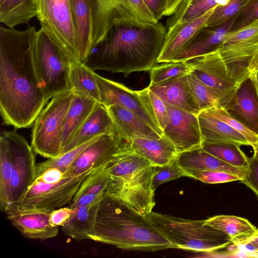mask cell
Here are the masks:
<instances>
[{
    "label": "cell",
    "instance_id": "obj_1",
    "mask_svg": "<svg viewBox=\"0 0 258 258\" xmlns=\"http://www.w3.org/2000/svg\"><path fill=\"white\" fill-rule=\"evenodd\" d=\"M37 32L0 28V111L16 128L31 126L48 102L35 64Z\"/></svg>",
    "mask_w": 258,
    "mask_h": 258
},
{
    "label": "cell",
    "instance_id": "obj_2",
    "mask_svg": "<svg viewBox=\"0 0 258 258\" xmlns=\"http://www.w3.org/2000/svg\"><path fill=\"white\" fill-rule=\"evenodd\" d=\"M166 33L159 22L140 26L116 22L85 64L94 71L121 73L125 77L134 72L149 71L158 63Z\"/></svg>",
    "mask_w": 258,
    "mask_h": 258
},
{
    "label": "cell",
    "instance_id": "obj_3",
    "mask_svg": "<svg viewBox=\"0 0 258 258\" xmlns=\"http://www.w3.org/2000/svg\"><path fill=\"white\" fill-rule=\"evenodd\" d=\"M91 240L130 250L177 248L147 216L107 194L100 202Z\"/></svg>",
    "mask_w": 258,
    "mask_h": 258
},
{
    "label": "cell",
    "instance_id": "obj_4",
    "mask_svg": "<svg viewBox=\"0 0 258 258\" xmlns=\"http://www.w3.org/2000/svg\"><path fill=\"white\" fill-rule=\"evenodd\" d=\"M154 167L137 154L124 150L119 152L107 166L110 177L107 195L146 216L155 205L152 187Z\"/></svg>",
    "mask_w": 258,
    "mask_h": 258
},
{
    "label": "cell",
    "instance_id": "obj_5",
    "mask_svg": "<svg viewBox=\"0 0 258 258\" xmlns=\"http://www.w3.org/2000/svg\"><path fill=\"white\" fill-rule=\"evenodd\" d=\"M147 217L178 249L211 252L233 244L222 232L204 224V220L182 219L152 211Z\"/></svg>",
    "mask_w": 258,
    "mask_h": 258
},
{
    "label": "cell",
    "instance_id": "obj_6",
    "mask_svg": "<svg viewBox=\"0 0 258 258\" xmlns=\"http://www.w3.org/2000/svg\"><path fill=\"white\" fill-rule=\"evenodd\" d=\"M218 50L229 74L241 85L258 71V19L228 32Z\"/></svg>",
    "mask_w": 258,
    "mask_h": 258
},
{
    "label": "cell",
    "instance_id": "obj_7",
    "mask_svg": "<svg viewBox=\"0 0 258 258\" xmlns=\"http://www.w3.org/2000/svg\"><path fill=\"white\" fill-rule=\"evenodd\" d=\"M35 60L47 101L55 95L70 90L69 74L74 59L41 29L37 32Z\"/></svg>",
    "mask_w": 258,
    "mask_h": 258
},
{
    "label": "cell",
    "instance_id": "obj_8",
    "mask_svg": "<svg viewBox=\"0 0 258 258\" xmlns=\"http://www.w3.org/2000/svg\"><path fill=\"white\" fill-rule=\"evenodd\" d=\"M92 19V50L116 22L140 26L159 23L142 0H90Z\"/></svg>",
    "mask_w": 258,
    "mask_h": 258
},
{
    "label": "cell",
    "instance_id": "obj_9",
    "mask_svg": "<svg viewBox=\"0 0 258 258\" xmlns=\"http://www.w3.org/2000/svg\"><path fill=\"white\" fill-rule=\"evenodd\" d=\"M70 90L53 96L34 121L31 147L36 153L51 158L61 153V137L73 97Z\"/></svg>",
    "mask_w": 258,
    "mask_h": 258
},
{
    "label": "cell",
    "instance_id": "obj_10",
    "mask_svg": "<svg viewBox=\"0 0 258 258\" xmlns=\"http://www.w3.org/2000/svg\"><path fill=\"white\" fill-rule=\"evenodd\" d=\"M37 17L41 29L72 59L79 61L70 0H37Z\"/></svg>",
    "mask_w": 258,
    "mask_h": 258
},
{
    "label": "cell",
    "instance_id": "obj_11",
    "mask_svg": "<svg viewBox=\"0 0 258 258\" xmlns=\"http://www.w3.org/2000/svg\"><path fill=\"white\" fill-rule=\"evenodd\" d=\"M94 171L70 176L55 183L35 179L23 197L13 206L21 209L53 210L70 204L83 181Z\"/></svg>",
    "mask_w": 258,
    "mask_h": 258
},
{
    "label": "cell",
    "instance_id": "obj_12",
    "mask_svg": "<svg viewBox=\"0 0 258 258\" xmlns=\"http://www.w3.org/2000/svg\"><path fill=\"white\" fill-rule=\"evenodd\" d=\"M95 75L101 104L106 107L113 104L124 107L140 117L159 135H163L150 104L148 86L140 91H133L121 84L96 73Z\"/></svg>",
    "mask_w": 258,
    "mask_h": 258
},
{
    "label": "cell",
    "instance_id": "obj_13",
    "mask_svg": "<svg viewBox=\"0 0 258 258\" xmlns=\"http://www.w3.org/2000/svg\"><path fill=\"white\" fill-rule=\"evenodd\" d=\"M187 61L197 78L219 98L221 106H226L240 85L229 74L218 49Z\"/></svg>",
    "mask_w": 258,
    "mask_h": 258
},
{
    "label": "cell",
    "instance_id": "obj_14",
    "mask_svg": "<svg viewBox=\"0 0 258 258\" xmlns=\"http://www.w3.org/2000/svg\"><path fill=\"white\" fill-rule=\"evenodd\" d=\"M8 142L12 160V205L23 197L36 178L34 151L26 139L15 132L2 133Z\"/></svg>",
    "mask_w": 258,
    "mask_h": 258
},
{
    "label": "cell",
    "instance_id": "obj_15",
    "mask_svg": "<svg viewBox=\"0 0 258 258\" xmlns=\"http://www.w3.org/2000/svg\"><path fill=\"white\" fill-rule=\"evenodd\" d=\"M124 142L116 132L101 136L80 154L67 169L66 176L107 166L118 153L125 150Z\"/></svg>",
    "mask_w": 258,
    "mask_h": 258
},
{
    "label": "cell",
    "instance_id": "obj_16",
    "mask_svg": "<svg viewBox=\"0 0 258 258\" xmlns=\"http://www.w3.org/2000/svg\"><path fill=\"white\" fill-rule=\"evenodd\" d=\"M165 104L169 121L163 133L173 143L177 153L202 147L198 115Z\"/></svg>",
    "mask_w": 258,
    "mask_h": 258
},
{
    "label": "cell",
    "instance_id": "obj_17",
    "mask_svg": "<svg viewBox=\"0 0 258 258\" xmlns=\"http://www.w3.org/2000/svg\"><path fill=\"white\" fill-rule=\"evenodd\" d=\"M52 210L21 209L12 205L5 213L7 219L24 237L44 240L55 237L58 233V227L50 223Z\"/></svg>",
    "mask_w": 258,
    "mask_h": 258
},
{
    "label": "cell",
    "instance_id": "obj_18",
    "mask_svg": "<svg viewBox=\"0 0 258 258\" xmlns=\"http://www.w3.org/2000/svg\"><path fill=\"white\" fill-rule=\"evenodd\" d=\"M216 7L191 21L177 24L168 29L158 58V63L172 61L190 43L198 33L206 26L208 20Z\"/></svg>",
    "mask_w": 258,
    "mask_h": 258
},
{
    "label": "cell",
    "instance_id": "obj_19",
    "mask_svg": "<svg viewBox=\"0 0 258 258\" xmlns=\"http://www.w3.org/2000/svg\"><path fill=\"white\" fill-rule=\"evenodd\" d=\"M176 159L186 176L205 170L228 172L244 179L247 169L233 166L205 151L202 147L177 153Z\"/></svg>",
    "mask_w": 258,
    "mask_h": 258
},
{
    "label": "cell",
    "instance_id": "obj_20",
    "mask_svg": "<svg viewBox=\"0 0 258 258\" xmlns=\"http://www.w3.org/2000/svg\"><path fill=\"white\" fill-rule=\"evenodd\" d=\"M187 75L148 86L165 103L198 115L201 110L188 83Z\"/></svg>",
    "mask_w": 258,
    "mask_h": 258
},
{
    "label": "cell",
    "instance_id": "obj_21",
    "mask_svg": "<svg viewBox=\"0 0 258 258\" xmlns=\"http://www.w3.org/2000/svg\"><path fill=\"white\" fill-rule=\"evenodd\" d=\"M107 108L116 133L125 143L135 138L154 139L162 136L138 116L123 107L113 104Z\"/></svg>",
    "mask_w": 258,
    "mask_h": 258
},
{
    "label": "cell",
    "instance_id": "obj_22",
    "mask_svg": "<svg viewBox=\"0 0 258 258\" xmlns=\"http://www.w3.org/2000/svg\"><path fill=\"white\" fill-rule=\"evenodd\" d=\"M233 19L217 26L202 28L172 61H187L217 49L230 31Z\"/></svg>",
    "mask_w": 258,
    "mask_h": 258
},
{
    "label": "cell",
    "instance_id": "obj_23",
    "mask_svg": "<svg viewBox=\"0 0 258 258\" xmlns=\"http://www.w3.org/2000/svg\"><path fill=\"white\" fill-rule=\"evenodd\" d=\"M225 107L234 116L258 134V99L250 79L240 85L232 100Z\"/></svg>",
    "mask_w": 258,
    "mask_h": 258
},
{
    "label": "cell",
    "instance_id": "obj_24",
    "mask_svg": "<svg viewBox=\"0 0 258 258\" xmlns=\"http://www.w3.org/2000/svg\"><path fill=\"white\" fill-rule=\"evenodd\" d=\"M116 132L106 107L98 102L83 124L60 154L100 136Z\"/></svg>",
    "mask_w": 258,
    "mask_h": 258
},
{
    "label": "cell",
    "instance_id": "obj_25",
    "mask_svg": "<svg viewBox=\"0 0 258 258\" xmlns=\"http://www.w3.org/2000/svg\"><path fill=\"white\" fill-rule=\"evenodd\" d=\"M124 147L125 151L145 158L154 166L171 162L177 154L173 143L164 135L159 139H133L125 143Z\"/></svg>",
    "mask_w": 258,
    "mask_h": 258
},
{
    "label": "cell",
    "instance_id": "obj_26",
    "mask_svg": "<svg viewBox=\"0 0 258 258\" xmlns=\"http://www.w3.org/2000/svg\"><path fill=\"white\" fill-rule=\"evenodd\" d=\"M203 142L250 146L247 139L240 133L224 121L214 117L205 110L198 115Z\"/></svg>",
    "mask_w": 258,
    "mask_h": 258
},
{
    "label": "cell",
    "instance_id": "obj_27",
    "mask_svg": "<svg viewBox=\"0 0 258 258\" xmlns=\"http://www.w3.org/2000/svg\"><path fill=\"white\" fill-rule=\"evenodd\" d=\"M79 61L85 63L92 51V19L90 0H70Z\"/></svg>",
    "mask_w": 258,
    "mask_h": 258
},
{
    "label": "cell",
    "instance_id": "obj_28",
    "mask_svg": "<svg viewBox=\"0 0 258 258\" xmlns=\"http://www.w3.org/2000/svg\"><path fill=\"white\" fill-rule=\"evenodd\" d=\"M73 94L61 134V153L83 124L98 102L85 95L74 92Z\"/></svg>",
    "mask_w": 258,
    "mask_h": 258
},
{
    "label": "cell",
    "instance_id": "obj_29",
    "mask_svg": "<svg viewBox=\"0 0 258 258\" xmlns=\"http://www.w3.org/2000/svg\"><path fill=\"white\" fill-rule=\"evenodd\" d=\"M102 199L89 205L73 209L72 215L62 226L63 233L77 240H91L95 233L97 212Z\"/></svg>",
    "mask_w": 258,
    "mask_h": 258
},
{
    "label": "cell",
    "instance_id": "obj_30",
    "mask_svg": "<svg viewBox=\"0 0 258 258\" xmlns=\"http://www.w3.org/2000/svg\"><path fill=\"white\" fill-rule=\"evenodd\" d=\"M204 224L228 235L234 244L254 234L257 228L247 219L232 215H217L204 220Z\"/></svg>",
    "mask_w": 258,
    "mask_h": 258
},
{
    "label": "cell",
    "instance_id": "obj_31",
    "mask_svg": "<svg viewBox=\"0 0 258 258\" xmlns=\"http://www.w3.org/2000/svg\"><path fill=\"white\" fill-rule=\"evenodd\" d=\"M37 0H0V21L9 28L37 16Z\"/></svg>",
    "mask_w": 258,
    "mask_h": 258
},
{
    "label": "cell",
    "instance_id": "obj_32",
    "mask_svg": "<svg viewBox=\"0 0 258 258\" xmlns=\"http://www.w3.org/2000/svg\"><path fill=\"white\" fill-rule=\"evenodd\" d=\"M95 74L94 70L85 63L74 60L71 64L69 74L70 90L100 102L99 91Z\"/></svg>",
    "mask_w": 258,
    "mask_h": 258
},
{
    "label": "cell",
    "instance_id": "obj_33",
    "mask_svg": "<svg viewBox=\"0 0 258 258\" xmlns=\"http://www.w3.org/2000/svg\"><path fill=\"white\" fill-rule=\"evenodd\" d=\"M229 0H182L175 13L167 21L170 29L177 24L195 19L210 9L226 5Z\"/></svg>",
    "mask_w": 258,
    "mask_h": 258
},
{
    "label": "cell",
    "instance_id": "obj_34",
    "mask_svg": "<svg viewBox=\"0 0 258 258\" xmlns=\"http://www.w3.org/2000/svg\"><path fill=\"white\" fill-rule=\"evenodd\" d=\"M12 160L7 140L2 133L0 137V208L6 212L12 205Z\"/></svg>",
    "mask_w": 258,
    "mask_h": 258
},
{
    "label": "cell",
    "instance_id": "obj_35",
    "mask_svg": "<svg viewBox=\"0 0 258 258\" xmlns=\"http://www.w3.org/2000/svg\"><path fill=\"white\" fill-rule=\"evenodd\" d=\"M192 70L193 67L188 61H172L157 63L149 71L150 82L149 86L187 75Z\"/></svg>",
    "mask_w": 258,
    "mask_h": 258
},
{
    "label": "cell",
    "instance_id": "obj_36",
    "mask_svg": "<svg viewBox=\"0 0 258 258\" xmlns=\"http://www.w3.org/2000/svg\"><path fill=\"white\" fill-rule=\"evenodd\" d=\"M202 148L206 152L233 166L247 169L248 158L239 146L203 142Z\"/></svg>",
    "mask_w": 258,
    "mask_h": 258
},
{
    "label": "cell",
    "instance_id": "obj_37",
    "mask_svg": "<svg viewBox=\"0 0 258 258\" xmlns=\"http://www.w3.org/2000/svg\"><path fill=\"white\" fill-rule=\"evenodd\" d=\"M107 166L89 174L81 184L74 197L84 194L104 197L110 182Z\"/></svg>",
    "mask_w": 258,
    "mask_h": 258
},
{
    "label": "cell",
    "instance_id": "obj_38",
    "mask_svg": "<svg viewBox=\"0 0 258 258\" xmlns=\"http://www.w3.org/2000/svg\"><path fill=\"white\" fill-rule=\"evenodd\" d=\"M205 110L214 117L224 121L242 134L253 148L258 144V134L248 127L223 106H214Z\"/></svg>",
    "mask_w": 258,
    "mask_h": 258
},
{
    "label": "cell",
    "instance_id": "obj_39",
    "mask_svg": "<svg viewBox=\"0 0 258 258\" xmlns=\"http://www.w3.org/2000/svg\"><path fill=\"white\" fill-rule=\"evenodd\" d=\"M100 136H101L92 139L85 143L61 154L56 157L48 158V159L45 161L37 164L36 176L44 170L51 167L59 168L67 171L69 167L78 158L80 154L89 146L97 140Z\"/></svg>",
    "mask_w": 258,
    "mask_h": 258
},
{
    "label": "cell",
    "instance_id": "obj_40",
    "mask_svg": "<svg viewBox=\"0 0 258 258\" xmlns=\"http://www.w3.org/2000/svg\"><path fill=\"white\" fill-rule=\"evenodd\" d=\"M187 78L201 111L214 106H221L219 98L192 72L187 75Z\"/></svg>",
    "mask_w": 258,
    "mask_h": 258
},
{
    "label": "cell",
    "instance_id": "obj_41",
    "mask_svg": "<svg viewBox=\"0 0 258 258\" xmlns=\"http://www.w3.org/2000/svg\"><path fill=\"white\" fill-rule=\"evenodd\" d=\"M249 0H229L224 6H217L208 20L207 27H215L233 19Z\"/></svg>",
    "mask_w": 258,
    "mask_h": 258
},
{
    "label": "cell",
    "instance_id": "obj_42",
    "mask_svg": "<svg viewBox=\"0 0 258 258\" xmlns=\"http://www.w3.org/2000/svg\"><path fill=\"white\" fill-rule=\"evenodd\" d=\"M182 176L186 175L177 163L176 158L168 164L155 166L152 178V189L155 191L162 184Z\"/></svg>",
    "mask_w": 258,
    "mask_h": 258
},
{
    "label": "cell",
    "instance_id": "obj_43",
    "mask_svg": "<svg viewBox=\"0 0 258 258\" xmlns=\"http://www.w3.org/2000/svg\"><path fill=\"white\" fill-rule=\"evenodd\" d=\"M258 19V0H249L233 19L230 31L242 28Z\"/></svg>",
    "mask_w": 258,
    "mask_h": 258
},
{
    "label": "cell",
    "instance_id": "obj_44",
    "mask_svg": "<svg viewBox=\"0 0 258 258\" xmlns=\"http://www.w3.org/2000/svg\"><path fill=\"white\" fill-rule=\"evenodd\" d=\"M189 177L198 179L207 183H220L241 181V179L237 176L228 172L217 170H205L194 173Z\"/></svg>",
    "mask_w": 258,
    "mask_h": 258
},
{
    "label": "cell",
    "instance_id": "obj_45",
    "mask_svg": "<svg viewBox=\"0 0 258 258\" xmlns=\"http://www.w3.org/2000/svg\"><path fill=\"white\" fill-rule=\"evenodd\" d=\"M148 95L151 108L159 125L163 132L169 121V115L166 105L165 102L150 88Z\"/></svg>",
    "mask_w": 258,
    "mask_h": 258
},
{
    "label": "cell",
    "instance_id": "obj_46",
    "mask_svg": "<svg viewBox=\"0 0 258 258\" xmlns=\"http://www.w3.org/2000/svg\"><path fill=\"white\" fill-rule=\"evenodd\" d=\"M242 182L246 184L258 196V161L253 156L248 158V166Z\"/></svg>",
    "mask_w": 258,
    "mask_h": 258
},
{
    "label": "cell",
    "instance_id": "obj_47",
    "mask_svg": "<svg viewBox=\"0 0 258 258\" xmlns=\"http://www.w3.org/2000/svg\"><path fill=\"white\" fill-rule=\"evenodd\" d=\"M66 172L59 168L51 167L37 175L35 179L47 183H55L67 177Z\"/></svg>",
    "mask_w": 258,
    "mask_h": 258
},
{
    "label": "cell",
    "instance_id": "obj_48",
    "mask_svg": "<svg viewBox=\"0 0 258 258\" xmlns=\"http://www.w3.org/2000/svg\"><path fill=\"white\" fill-rule=\"evenodd\" d=\"M73 210L70 207L54 209L50 214L49 220L53 226H63L70 218Z\"/></svg>",
    "mask_w": 258,
    "mask_h": 258
},
{
    "label": "cell",
    "instance_id": "obj_49",
    "mask_svg": "<svg viewBox=\"0 0 258 258\" xmlns=\"http://www.w3.org/2000/svg\"><path fill=\"white\" fill-rule=\"evenodd\" d=\"M155 18L159 21L164 16L166 0H142Z\"/></svg>",
    "mask_w": 258,
    "mask_h": 258
},
{
    "label": "cell",
    "instance_id": "obj_50",
    "mask_svg": "<svg viewBox=\"0 0 258 258\" xmlns=\"http://www.w3.org/2000/svg\"><path fill=\"white\" fill-rule=\"evenodd\" d=\"M239 243L247 244L252 256L258 257V229L254 234L234 245Z\"/></svg>",
    "mask_w": 258,
    "mask_h": 258
},
{
    "label": "cell",
    "instance_id": "obj_51",
    "mask_svg": "<svg viewBox=\"0 0 258 258\" xmlns=\"http://www.w3.org/2000/svg\"><path fill=\"white\" fill-rule=\"evenodd\" d=\"M182 0H166V7L164 16L172 15Z\"/></svg>",
    "mask_w": 258,
    "mask_h": 258
},
{
    "label": "cell",
    "instance_id": "obj_52",
    "mask_svg": "<svg viewBox=\"0 0 258 258\" xmlns=\"http://www.w3.org/2000/svg\"><path fill=\"white\" fill-rule=\"evenodd\" d=\"M249 79L258 88V71L252 73L249 77Z\"/></svg>",
    "mask_w": 258,
    "mask_h": 258
},
{
    "label": "cell",
    "instance_id": "obj_53",
    "mask_svg": "<svg viewBox=\"0 0 258 258\" xmlns=\"http://www.w3.org/2000/svg\"><path fill=\"white\" fill-rule=\"evenodd\" d=\"M254 154L253 157L258 161V144L253 148Z\"/></svg>",
    "mask_w": 258,
    "mask_h": 258
},
{
    "label": "cell",
    "instance_id": "obj_54",
    "mask_svg": "<svg viewBox=\"0 0 258 258\" xmlns=\"http://www.w3.org/2000/svg\"><path fill=\"white\" fill-rule=\"evenodd\" d=\"M253 85L254 86V87H255V90H256V95H257V99H258V88L257 87V86L254 83H253Z\"/></svg>",
    "mask_w": 258,
    "mask_h": 258
}]
</instances>
